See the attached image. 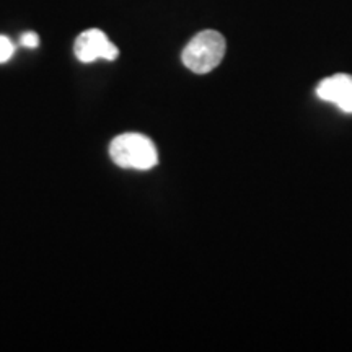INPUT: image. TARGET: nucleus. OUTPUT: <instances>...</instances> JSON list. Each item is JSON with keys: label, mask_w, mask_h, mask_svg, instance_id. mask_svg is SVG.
<instances>
[{"label": "nucleus", "mask_w": 352, "mask_h": 352, "mask_svg": "<svg viewBox=\"0 0 352 352\" xmlns=\"http://www.w3.org/2000/svg\"><path fill=\"white\" fill-rule=\"evenodd\" d=\"M74 51H76L77 59L85 64L95 63L96 59L114 60L120 56V50L109 41L107 34L96 28L83 32L80 36L76 39Z\"/></svg>", "instance_id": "3"}, {"label": "nucleus", "mask_w": 352, "mask_h": 352, "mask_svg": "<svg viewBox=\"0 0 352 352\" xmlns=\"http://www.w3.org/2000/svg\"><path fill=\"white\" fill-rule=\"evenodd\" d=\"M20 43H21V46L30 47V50H34V47H38V44H39V36L36 33L28 32V33H25L23 36H21Z\"/></svg>", "instance_id": "6"}, {"label": "nucleus", "mask_w": 352, "mask_h": 352, "mask_svg": "<svg viewBox=\"0 0 352 352\" xmlns=\"http://www.w3.org/2000/svg\"><path fill=\"white\" fill-rule=\"evenodd\" d=\"M226 47V38L222 34L214 30H204L184 47L183 64L195 74H208L222 63Z\"/></svg>", "instance_id": "2"}, {"label": "nucleus", "mask_w": 352, "mask_h": 352, "mask_svg": "<svg viewBox=\"0 0 352 352\" xmlns=\"http://www.w3.org/2000/svg\"><path fill=\"white\" fill-rule=\"evenodd\" d=\"M316 95L323 101L336 104L341 111L352 113V76L336 74L324 78L316 87Z\"/></svg>", "instance_id": "4"}, {"label": "nucleus", "mask_w": 352, "mask_h": 352, "mask_svg": "<svg viewBox=\"0 0 352 352\" xmlns=\"http://www.w3.org/2000/svg\"><path fill=\"white\" fill-rule=\"evenodd\" d=\"M15 52V46L7 36H0V64L7 63Z\"/></svg>", "instance_id": "5"}, {"label": "nucleus", "mask_w": 352, "mask_h": 352, "mask_svg": "<svg viewBox=\"0 0 352 352\" xmlns=\"http://www.w3.org/2000/svg\"><path fill=\"white\" fill-rule=\"evenodd\" d=\"M109 157L121 168L151 170L158 164L155 144L147 135L127 132L113 139L109 144Z\"/></svg>", "instance_id": "1"}]
</instances>
